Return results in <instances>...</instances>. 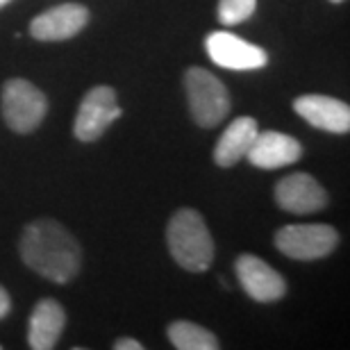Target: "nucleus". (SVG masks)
I'll return each mask as SVG.
<instances>
[{
  "mask_svg": "<svg viewBox=\"0 0 350 350\" xmlns=\"http://www.w3.org/2000/svg\"><path fill=\"white\" fill-rule=\"evenodd\" d=\"M300 155H303V146H300L298 139L275 130L257 132V137L253 139V144H250V148L246 152L250 164L266 171L296 164Z\"/></svg>",
  "mask_w": 350,
  "mask_h": 350,
  "instance_id": "obj_12",
  "label": "nucleus"
},
{
  "mask_svg": "<svg viewBox=\"0 0 350 350\" xmlns=\"http://www.w3.org/2000/svg\"><path fill=\"white\" fill-rule=\"evenodd\" d=\"M66 325V312L57 300L44 298L30 314V327H27V344L34 350H51L57 346Z\"/></svg>",
  "mask_w": 350,
  "mask_h": 350,
  "instance_id": "obj_13",
  "label": "nucleus"
},
{
  "mask_svg": "<svg viewBox=\"0 0 350 350\" xmlns=\"http://www.w3.org/2000/svg\"><path fill=\"white\" fill-rule=\"evenodd\" d=\"M293 109L307 123L332 135H346L350 130V107L344 100L323 94H307L293 100Z\"/></svg>",
  "mask_w": 350,
  "mask_h": 350,
  "instance_id": "obj_11",
  "label": "nucleus"
},
{
  "mask_svg": "<svg viewBox=\"0 0 350 350\" xmlns=\"http://www.w3.org/2000/svg\"><path fill=\"white\" fill-rule=\"evenodd\" d=\"M209 59L232 71H257L269 64V55L260 46L248 44L232 32H212L205 39Z\"/></svg>",
  "mask_w": 350,
  "mask_h": 350,
  "instance_id": "obj_7",
  "label": "nucleus"
},
{
  "mask_svg": "<svg viewBox=\"0 0 350 350\" xmlns=\"http://www.w3.org/2000/svg\"><path fill=\"white\" fill-rule=\"evenodd\" d=\"M185 89L191 118L200 128H216L230 114V94L226 85L207 68L191 66L185 73Z\"/></svg>",
  "mask_w": 350,
  "mask_h": 350,
  "instance_id": "obj_3",
  "label": "nucleus"
},
{
  "mask_svg": "<svg viewBox=\"0 0 350 350\" xmlns=\"http://www.w3.org/2000/svg\"><path fill=\"white\" fill-rule=\"evenodd\" d=\"M123 109L118 105L116 91L107 85H98L91 91H87V96L82 98L78 116H75L73 132L80 142L91 144L96 139H100L105 135V130L109 128L116 118H121Z\"/></svg>",
  "mask_w": 350,
  "mask_h": 350,
  "instance_id": "obj_6",
  "label": "nucleus"
},
{
  "mask_svg": "<svg viewBox=\"0 0 350 350\" xmlns=\"http://www.w3.org/2000/svg\"><path fill=\"white\" fill-rule=\"evenodd\" d=\"M114 348L116 350H144V344L132 337H121V339H116Z\"/></svg>",
  "mask_w": 350,
  "mask_h": 350,
  "instance_id": "obj_17",
  "label": "nucleus"
},
{
  "mask_svg": "<svg viewBox=\"0 0 350 350\" xmlns=\"http://www.w3.org/2000/svg\"><path fill=\"white\" fill-rule=\"evenodd\" d=\"M337 243L339 232L332 226H323V223L284 226L275 234V246L280 253L298 262H312L327 257L337 248Z\"/></svg>",
  "mask_w": 350,
  "mask_h": 350,
  "instance_id": "obj_5",
  "label": "nucleus"
},
{
  "mask_svg": "<svg viewBox=\"0 0 350 350\" xmlns=\"http://www.w3.org/2000/svg\"><path fill=\"white\" fill-rule=\"evenodd\" d=\"M275 200L284 212L312 214L327 205V193L310 173H291L275 185Z\"/></svg>",
  "mask_w": 350,
  "mask_h": 350,
  "instance_id": "obj_10",
  "label": "nucleus"
},
{
  "mask_svg": "<svg viewBox=\"0 0 350 350\" xmlns=\"http://www.w3.org/2000/svg\"><path fill=\"white\" fill-rule=\"evenodd\" d=\"M7 3H10V0H0V7H5Z\"/></svg>",
  "mask_w": 350,
  "mask_h": 350,
  "instance_id": "obj_19",
  "label": "nucleus"
},
{
  "mask_svg": "<svg viewBox=\"0 0 350 350\" xmlns=\"http://www.w3.org/2000/svg\"><path fill=\"white\" fill-rule=\"evenodd\" d=\"M3 118L14 132L27 135L37 130L48 111V98L32 82L14 78L3 87Z\"/></svg>",
  "mask_w": 350,
  "mask_h": 350,
  "instance_id": "obj_4",
  "label": "nucleus"
},
{
  "mask_svg": "<svg viewBox=\"0 0 350 350\" xmlns=\"http://www.w3.org/2000/svg\"><path fill=\"white\" fill-rule=\"evenodd\" d=\"M10 310H12V298H10V293H7L5 286H0V321L10 314Z\"/></svg>",
  "mask_w": 350,
  "mask_h": 350,
  "instance_id": "obj_18",
  "label": "nucleus"
},
{
  "mask_svg": "<svg viewBox=\"0 0 350 350\" xmlns=\"http://www.w3.org/2000/svg\"><path fill=\"white\" fill-rule=\"evenodd\" d=\"M18 248L27 269L51 282L66 284L80 273V243L62 223L53 219H39L25 226Z\"/></svg>",
  "mask_w": 350,
  "mask_h": 350,
  "instance_id": "obj_1",
  "label": "nucleus"
},
{
  "mask_svg": "<svg viewBox=\"0 0 350 350\" xmlns=\"http://www.w3.org/2000/svg\"><path fill=\"white\" fill-rule=\"evenodd\" d=\"M257 121L250 116H239L234 118L232 123L228 125L226 132L221 135L219 144L214 148V162L223 166V169H230L237 162H241L246 157V152L253 144V139L257 137Z\"/></svg>",
  "mask_w": 350,
  "mask_h": 350,
  "instance_id": "obj_14",
  "label": "nucleus"
},
{
  "mask_svg": "<svg viewBox=\"0 0 350 350\" xmlns=\"http://www.w3.org/2000/svg\"><path fill=\"white\" fill-rule=\"evenodd\" d=\"M169 339L178 350H219L221 344L214 332L191 321H173L169 325Z\"/></svg>",
  "mask_w": 350,
  "mask_h": 350,
  "instance_id": "obj_15",
  "label": "nucleus"
},
{
  "mask_svg": "<svg viewBox=\"0 0 350 350\" xmlns=\"http://www.w3.org/2000/svg\"><path fill=\"white\" fill-rule=\"evenodd\" d=\"M171 257L189 273H205L214 262V239L196 209H178L166 228Z\"/></svg>",
  "mask_w": 350,
  "mask_h": 350,
  "instance_id": "obj_2",
  "label": "nucleus"
},
{
  "mask_svg": "<svg viewBox=\"0 0 350 350\" xmlns=\"http://www.w3.org/2000/svg\"><path fill=\"white\" fill-rule=\"evenodd\" d=\"M243 291L257 303H275L286 296V282L280 273L255 255H241L234 264Z\"/></svg>",
  "mask_w": 350,
  "mask_h": 350,
  "instance_id": "obj_8",
  "label": "nucleus"
},
{
  "mask_svg": "<svg viewBox=\"0 0 350 350\" xmlns=\"http://www.w3.org/2000/svg\"><path fill=\"white\" fill-rule=\"evenodd\" d=\"M89 23V10L80 3L57 5L32 18L30 34L39 41H64L80 34Z\"/></svg>",
  "mask_w": 350,
  "mask_h": 350,
  "instance_id": "obj_9",
  "label": "nucleus"
},
{
  "mask_svg": "<svg viewBox=\"0 0 350 350\" xmlns=\"http://www.w3.org/2000/svg\"><path fill=\"white\" fill-rule=\"evenodd\" d=\"M257 0H219V21L223 25H239L255 14Z\"/></svg>",
  "mask_w": 350,
  "mask_h": 350,
  "instance_id": "obj_16",
  "label": "nucleus"
},
{
  "mask_svg": "<svg viewBox=\"0 0 350 350\" xmlns=\"http://www.w3.org/2000/svg\"><path fill=\"white\" fill-rule=\"evenodd\" d=\"M332 3H341V0H332Z\"/></svg>",
  "mask_w": 350,
  "mask_h": 350,
  "instance_id": "obj_20",
  "label": "nucleus"
}]
</instances>
